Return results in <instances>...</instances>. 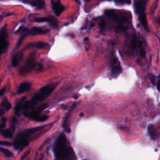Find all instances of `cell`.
<instances>
[{
    "mask_svg": "<svg viewBox=\"0 0 160 160\" xmlns=\"http://www.w3.org/2000/svg\"><path fill=\"white\" fill-rule=\"evenodd\" d=\"M54 151L57 160L74 159V151L63 133L60 134L56 141Z\"/></svg>",
    "mask_w": 160,
    "mask_h": 160,
    "instance_id": "6da1fadb",
    "label": "cell"
},
{
    "mask_svg": "<svg viewBox=\"0 0 160 160\" xmlns=\"http://www.w3.org/2000/svg\"><path fill=\"white\" fill-rule=\"evenodd\" d=\"M58 85V83H53L42 87L37 93L34 94L30 101H25V103H24L23 108V114L33 110L34 106L37 103L42 101L43 100L46 98L51 94L52 92L57 88Z\"/></svg>",
    "mask_w": 160,
    "mask_h": 160,
    "instance_id": "7a4b0ae2",
    "label": "cell"
},
{
    "mask_svg": "<svg viewBox=\"0 0 160 160\" xmlns=\"http://www.w3.org/2000/svg\"><path fill=\"white\" fill-rule=\"evenodd\" d=\"M147 3L148 1H146V0H139V1H136L134 4V7L136 13L138 15L139 22L141 23L143 27L144 28V29L146 31L149 32L148 24V21L145 13V10Z\"/></svg>",
    "mask_w": 160,
    "mask_h": 160,
    "instance_id": "3957f363",
    "label": "cell"
},
{
    "mask_svg": "<svg viewBox=\"0 0 160 160\" xmlns=\"http://www.w3.org/2000/svg\"><path fill=\"white\" fill-rule=\"evenodd\" d=\"M47 107V104L44 103L42 105L38 106L37 109H33L27 113L24 114L25 117L33 119L34 121H38V122H43L45 121L48 118V117L46 115H39V113H41V112L45 110Z\"/></svg>",
    "mask_w": 160,
    "mask_h": 160,
    "instance_id": "277c9868",
    "label": "cell"
},
{
    "mask_svg": "<svg viewBox=\"0 0 160 160\" xmlns=\"http://www.w3.org/2000/svg\"><path fill=\"white\" fill-rule=\"evenodd\" d=\"M37 66V62H36V54L34 53L30 54L29 57L28 58L25 62V65L23 66L19 70V73L23 76L33 70L35 66Z\"/></svg>",
    "mask_w": 160,
    "mask_h": 160,
    "instance_id": "5b68a950",
    "label": "cell"
},
{
    "mask_svg": "<svg viewBox=\"0 0 160 160\" xmlns=\"http://www.w3.org/2000/svg\"><path fill=\"white\" fill-rule=\"evenodd\" d=\"M105 13L108 18L113 19V21L119 24L128 23V18L125 17V15L119 16V14L113 10H108L105 11Z\"/></svg>",
    "mask_w": 160,
    "mask_h": 160,
    "instance_id": "8992f818",
    "label": "cell"
},
{
    "mask_svg": "<svg viewBox=\"0 0 160 160\" xmlns=\"http://www.w3.org/2000/svg\"><path fill=\"white\" fill-rule=\"evenodd\" d=\"M6 25L4 26L0 31V50L1 54H3L5 53L8 46V32H7Z\"/></svg>",
    "mask_w": 160,
    "mask_h": 160,
    "instance_id": "52a82bcc",
    "label": "cell"
},
{
    "mask_svg": "<svg viewBox=\"0 0 160 160\" xmlns=\"http://www.w3.org/2000/svg\"><path fill=\"white\" fill-rule=\"evenodd\" d=\"M122 72L121 66L117 58H114L111 63V74L114 77H117Z\"/></svg>",
    "mask_w": 160,
    "mask_h": 160,
    "instance_id": "ba28073f",
    "label": "cell"
},
{
    "mask_svg": "<svg viewBox=\"0 0 160 160\" xmlns=\"http://www.w3.org/2000/svg\"><path fill=\"white\" fill-rule=\"evenodd\" d=\"M49 32V30L48 29H44L42 28L39 27H33L31 28L29 30H27V29L25 31V33L26 37L28 35H32V36H36V35H40V34H45Z\"/></svg>",
    "mask_w": 160,
    "mask_h": 160,
    "instance_id": "9c48e42d",
    "label": "cell"
},
{
    "mask_svg": "<svg viewBox=\"0 0 160 160\" xmlns=\"http://www.w3.org/2000/svg\"><path fill=\"white\" fill-rule=\"evenodd\" d=\"M52 8L55 15L59 16L65 10V6L60 1H51Z\"/></svg>",
    "mask_w": 160,
    "mask_h": 160,
    "instance_id": "30bf717a",
    "label": "cell"
},
{
    "mask_svg": "<svg viewBox=\"0 0 160 160\" xmlns=\"http://www.w3.org/2000/svg\"><path fill=\"white\" fill-rule=\"evenodd\" d=\"M24 3L29 4L31 6H33L37 9H43L45 6V3L43 0H25V1H21Z\"/></svg>",
    "mask_w": 160,
    "mask_h": 160,
    "instance_id": "8fae6325",
    "label": "cell"
},
{
    "mask_svg": "<svg viewBox=\"0 0 160 160\" xmlns=\"http://www.w3.org/2000/svg\"><path fill=\"white\" fill-rule=\"evenodd\" d=\"M31 84L29 83H22L20 84L19 88L18 90V93L21 94L26 91H28L31 89Z\"/></svg>",
    "mask_w": 160,
    "mask_h": 160,
    "instance_id": "7c38bea8",
    "label": "cell"
},
{
    "mask_svg": "<svg viewBox=\"0 0 160 160\" xmlns=\"http://www.w3.org/2000/svg\"><path fill=\"white\" fill-rule=\"evenodd\" d=\"M26 99V97L23 98L17 104V105H16V106H15L14 113H15V114L18 116V117H19L20 114V113H21V111H22V110L23 108V105H24V103H25V102H24V99Z\"/></svg>",
    "mask_w": 160,
    "mask_h": 160,
    "instance_id": "4fadbf2b",
    "label": "cell"
},
{
    "mask_svg": "<svg viewBox=\"0 0 160 160\" xmlns=\"http://www.w3.org/2000/svg\"><path fill=\"white\" fill-rule=\"evenodd\" d=\"M23 54L22 53H18L14 54L11 59V63L13 66H17L18 65L19 62L21 61V59L23 58Z\"/></svg>",
    "mask_w": 160,
    "mask_h": 160,
    "instance_id": "5bb4252c",
    "label": "cell"
},
{
    "mask_svg": "<svg viewBox=\"0 0 160 160\" xmlns=\"http://www.w3.org/2000/svg\"><path fill=\"white\" fill-rule=\"evenodd\" d=\"M148 133L149 136L152 139H155L157 138V131H156L155 128L153 125H150L148 127Z\"/></svg>",
    "mask_w": 160,
    "mask_h": 160,
    "instance_id": "9a60e30c",
    "label": "cell"
},
{
    "mask_svg": "<svg viewBox=\"0 0 160 160\" xmlns=\"http://www.w3.org/2000/svg\"><path fill=\"white\" fill-rule=\"evenodd\" d=\"M48 45V44L45 43V42H38L36 43H31L30 45H28V46L26 47V48H31V47H36L38 49H42L46 47Z\"/></svg>",
    "mask_w": 160,
    "mask_h": 160,
    "instance_id": "2e32d148",
    "label": "cell"
},
{
    "mask_svg": "<svg viewBox=\"0 0 160 160\" xmlns=\"http://www.w3.org/2000/svg\"><path fill=\"white\" fill-rule=\"evenodd\" d=\"M75 106H76V103H74L73 105V106H71V109L69 111L68 113L66 114V117H65V120H64V122H63V126L64 128H65L67 131V132H70V130L67 128V122H68V118L70 117V114H71V111H73V108H74Z\"/></svg>",
    "mask_w": 160,
    "mask_h": 160,
    "instance_id": "e0dca14e",
    "label": "cell"
},
{
    "mask_svg": "<svg viewBox=\"0 0 160 160\" xmlns=\"http://www.w3.org/2000/svg\"><path fill=\"white\" fill-rule=\"evenodd\" d=\"M11 104L6 98L4 99L1 103V109L3 111H8L11 108Z\"/></svg>",
    "mask_w": 160,
    "mask_h": 160,
    "instance_id": "ac0fdd59",
    "label": "cell"
},
{
    "mask_svg": "<svg viewBox=\"0 0 160 160\" xmlns=\"http://www.w3.org/2000/svg\"><path fill=\"white\" fill-rule=\"evenodd\" d=\"M49 18V24L50 25L54 28H57L58 26V21L57 19L55 17H53V16H50L48 17Z\"/></svg>",
    "mask_w": 160,
    "mask_h": 160,
    "instance_id": "d6986e66",
    "label": "cell"
},
{
    "mask_svg": "<svg viewBox=\"0 0 160 160\" xmlns=\"http://www.w3.org/2000/svg\"><path fill=\"white\" fill-rule=\"evenodd\" d=\"M13 132L10 129L8 130H1V134L5 138H11L13 135Z\"/></svg>",
    "mask_w": 160,
    "mask_h": 160,
    "instance_id": "ffe728a7",
    "label": "cell"
},
{
    "mask_svg": "<svg viewBox=\"0 0 160 160\" xmlns=\"http://www.w3.org/2000/svg\"><path fill=\"white\" fill-rule=\"evenodd\" d=\"M2 153L5 154L6 157H13V154H12L11 152L8 149L5 148H1V149H0Z\"/></svg>",
    "mask_w": 160,
    "mask_h": 160,
    "instance_id": "44dd1931",
    "label": "cell"
},
{
    "mask_svg": "<svg viewBox=\"0 0 160 160\" xmlns=\"http://www.w3.org/2000/svg\"><path fill=\"white\" fill-rule=\"evenodd\" d=\"M34 21L37 23H43V22H49V18H37L34 19Z\"/></svg>",
    "mask_w": 160,
    "mask_h": 160,
    "instance_id": "7402d4cb",
    "label": "cell"
},
{
    "mask_svg": "<svg viewBox=\"0 0 160 160\" xmlns=\"http://www.w3.org/2000/svg\"><path fill=\"white\" fill-rule=\"evenodd\" d=\"M148 79H150V81H151V83L152 84H154L155 83V77L154 75L153 74H148Z\"/></svg>",
    "mask_w": 160,
    "mask_h": 160,
    "instance_id": "603a6c76",
    "label": "cell"
},
{
    "mask_svg": "<svg viewBox=\"0 0 160 160\" xmlns=\"http://www.w3.org/2000/svg\"><path fill=\"white\" fill-rule=\"evenodd\" d=\"M6 118H2L1 119V129L3 130V128L5 127L6 126Z\"/></svg>",
    "mask_w": 160,
    "mask_h": 160,
    "instance_id": "cb8c5ba5",
    "label": "cell"
},
{
    "mask_svg": "<svg viewBox=\"0 0 160 160\" xmlns=\"http://www.w3.org/2000/svg\"><path fill=\"white\" fill-rule=\"evenodd\" d=\"M105 21H103V20H102V21L100 22L99 23V27H100V29H101V30H103L104 28H105Z\"/></svg>",
    "mask_w": 160,
    "mask_h": 160,
    "instance_id": "d4e9b609",
    "label": "cell"
},
{
    "mask_svg": "<svg viewBox=\"0 0 160 160\" xmlns=\"http://www.w3.org/2000/svg\"><path fill=\"white\" fill-rule=\"evenodd\" d=\"M1 145H4V146H11V144L9 142H7V141H1Z\"/></svg>",
    "mask_w": 160,
    "mask_h": 160,
    "instance_id": "484cf974",
    "label": "cell"
},
{
    "mask_svg": "<svg viewBox=\"0 0 160 160\" xmlns=\"http://www.w3.org/2000/svg\"><path fill=\"white\" fill-rule=\"evenodd\" d=\"M116 3H119V4H125V3H128V4H130V3H131V1H116Z\"/></svg>",
    "mask_w": 160,
    "mask_h": 160,
    "instance_id": "4316f807",
    "label": "cell"
},
{
    "mask_svg": "<svg viewBox=\"0 0 160 160\" xmlns=\"http://www.w3.org/2000/svg\"><path fill=\"white\" fill-rule=\"evenodd\" d=\"M5 90H6V88H2V89L1 90V92H0V95H1V96H3V95L4 94V93H5Z\"/></svg>",
    "mask_w": 160,
    "mask_h": 160,
    "instance_id": "83f0119b",
    "label": "cell"
},
{
    "mask_svg": "<svg viewBox=\"0 0 160 160\" xmlns=\"http://www.w3.org/2000/svg\"><path fill=\"white\" fill-rule=\"evenodd\" d=\"M157 89L160 92V78L157 83Z\"/></svg>",
    "mask_w": 160,
    "mask_h": 160,
    "instance_id": "f1b7e54d",
    "label": "cell"
},
{
    "mask_svg": "<svg viewBox=\"0 0 160 160\" xmlns=\"http://www.w3.org/2000/svg\"><path fill=\"white\" fill-rule=\"evenodd\" d=\"M43 68V66H42V65H38V69H37V70H38V71H39V70H41V69Z\"/></svg>",
    "mask_w": 160,
    "mask_h": 160,
    "instance_id": "f546056e",
    "label": "cell"
},
{
    "mask_svg": "<svg viewBox=\"0 0 160 160\" xmlns=\"http://www.w3.org/2000/svg\"><path fill=\"white\" fill-rule=\"evenodd\" d=\"M158 21H159V23H160V18H159V19H158Z\"/></svg>",
    "mask_w": 160,
    "mask_h": 160,
    "instance_id": "4dcf8cb0",
    "label": "cell"
},
{
    "mask_svg": "<svg viewBox=\"0 0 160 160\" xmlns=\"http://www.w3.org/2000/svg\"><path fill=\"white\" fill-rule=\"evenodd\" d=\"M80 115H81V117H83V113H81Z\"/></svg>",
    "mask_w": 160,
    "mask_h": 160,
    "instance_id": "1f68e13d",
    "label": "cell"
},
{
    "mask_svg": "<svg viewBox=\"0 0 160 160\" xmlns=\"http://www.w3.org/2000/svg\"><path fill=\"white\" fill-rule=\"evenodd\" d=\"M159 78H160V75H159Z\"/></svg>",
    "mask_w": 160,
    "mask_h": 160,
    "instance_id": "d6a6232c",
    "label": "cell"
}]
</instances>
